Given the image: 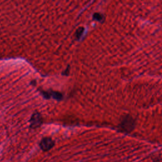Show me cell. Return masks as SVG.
<instances>
[{"label": "cell", "instance_id": "7a4b0ae2", "mask_svg": "<svg viewBox=\"0 0 162 162\" xmlns=\"http://www.w3.org/2000/svg\"><path fill=\"white\" fill-rule=\"evenodd\" d=\"M41 124V116L39 113H35L31 117L30 127L34 129L38 127Z\"/></svg>", "mask_w": 162, "mask_h": 162}, {"label": "cell", "instance_id": "6da1fadb", "mask_svg": "<svg viewBox=\"0 0 162 162\" xmlns=\"http://www.w3.org/2000/svg\"><path fill=\"white\" fill-rule=\"evenodd\" d=\"M126 117L125 119L121 122L120 124V129L121 130L125 132H129L134 129V121L132 118Z\"/></svg>", "mask_w": 162, "mask_h": 162}, {"label": "cell", "instance_id": "5b68a950", "mask_svg": "<svg viewBox=\"0 0 162 162\" xmlns=\"http://www.w3.org/2000/svg\"><path fill=\"white\" fill-rule=\"evenodd\" d=\"M94 18V19H96V21H101L103 20V16H102V15H101L100 13H95L94 15V16H93Z\"/></svg>", "mask_w": 162, "mask_h": 162}, {"label": "cell", "instance_id": "277c9868", "mask_svg": "<svg viewBox=\"0 0 162 162\" xmlns=\"http://www.w3.org/2000/svg\"><path fill=\"white\" fill-rule=\"evenodd\" d=\"M83 30H84V29H83V27H80V28H79L76 33V37L77 39H79L80 37L81 36V35L83 33Z\"/></svg>", "mask_w": 162, "mask_h": 162}, {"label": "cell", "instance_id": "3957f363", "mask_svg": "<svg viewBox=\"0 0 162 162\" xmlns=\"http://www.w3.org/2000/svg\"><path fill=\"white\" fill-rule=\"evenodd\" d=\"M50 96H52L54 99H57V100H61V99L62 98V94L60 93L56 92V91H54V92L51 93V94H50Z\"/></svg>", "mask_w": 162, "mask_h": 162}]
</instances>
